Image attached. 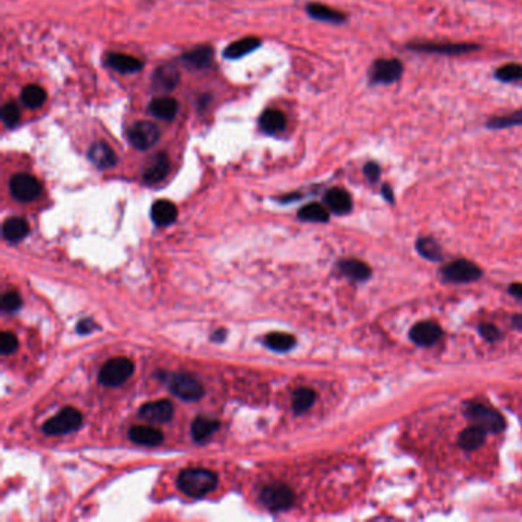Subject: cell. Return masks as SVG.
<instances>
[{
	"instance_id": "cell-2",
	"label": "cell",
	"mask_w": 522,
	"mask_h": 522,
	"mask_svg": "<svg viewBox=\"0 0 522 522\" xmlns=\"http://www.w3.org/2000/svg\"><path fill=\"white\" fill-rule=\"evenodd\" d=\"M409 51L423 52V54L437 56H466L471 52L480 51L481 47L476 43H455V42H414L406 44Z\"/></svg>"
},
{
	"instance_id": "cell-16",
	"label": "cell",
	"mask_w": 522,
	"mask_h": 522,
	"mask_svg": "<svg viewBox=\"0 0 522 522\" xmlns=\"http://www.w3.org/2000/svg\"><path fill=\"white\" fill-rule=\"evenodd\" d=\"M213 58L214 51L210 44H199V47L184 52L181 60L190 69H207L213 63Z\"/></svg>"
},
{
	"instance_id": "cell-5",
	"label": "cell",
	"mask_w": 522,
	"mask_h": 522,
	"mask_svg": "<svg viewBox=\"0 0 522 522\" xmlns=\"http://www.w3.org/2000/svg\"><path fill=\"white\" fill-rule=\"evenodd\" d=\"M81 421H83V416L76 407H65L43 424V432L51 437L71 434L81 426Z\"/></svg>"
},
{
	"instance_id": "cell-35",
	"label": "cell",
	"mask_w": 522,
	"mask_h": 522,
	"mask_svg": "<svg viewBox=\"0 0 522 522\" xmlns=\"http://www.w3.org/2000/svg\"><path fill=\"white\" fill-rule=\"evenodd\" d=\"M495 77L504 83H514L522 80V65L521 63H505L495 71Z\"/></svg>"
},
{
	"instance_id": "cell-41",
	"label": "cell",
	"mask_w": 522,
	"mask_h": 522,
	"mask_svg": "<svg viewBox=\"0 0 522 522\" xmlns=\"http://www.w3.org/2000/svg\"><path fill=\"white\" fill-rule=\"evenodd\" d=\"M480 332H481L482 337L489 340V342H495L499 337V331L496 330V326H494V325H481Z\"/></svg>"
},
{
	"instance_id": "cell-23",
	"label": "cell",
	"mask_w": 522,
	"mask_h": 522,
	"mask_svg": "<svg viewBox=\"0 0 522 522\" xmlns=\"http://www.w3.org/2000/svg\"><path fill=\"white\" fill-rule=\"evenodd\" d=\"M180 104L171 96H158L149 104V114L164 121H171L178 114Z\"/></svg>"
},
{
	"instance_id": "cell-25",
	"label": "cell",
	"mask_w": 522,
	"mask_h": 522,
	"mask_svg": "<svg viewBox=\"0 0 522 522\" xmlns=\"http://www.w3.org/2000/svg\"><path fill=\"white\" fill-rule=\"evenodd\" d=\"M178 218L176 205L167 199H160L152 205V219L156 226L166 227L174 224Z\"/></svg>"
},
{
	"instance_id": "cell-32",
	"label": "cell",
	"mask_w": 522,
	"mask_h": 522,
	"mask_svg": "<svg viewBox=\"0 0 522 522\" xmlns=\"http://www.w3.org/2000/svg\"><path fill=\"white\" fill-rule=\"evenodd\" d=\"M265 345L274 351H289L296 345V337L287 332H271L265 337Z\"/></svg>"
},
{
	"instance_id": "cell-1",
	"label": "cell",
	"mask_w": 522,
	"mask_h": 522,
	"mask_svg": "<svg viewBox=\"0 0 522 522\" xmlns=\"http://www.w3.org/2000/svg\"><path fill=\"white\" fill-rule=\"evenodd\" d=\"M178 487L185 495L193 498H201L216 487L218 476L214 472L207 469H185L178 476Z\"/></svg>"
},
{
	"instance_id": "cell-11",
	"label": "cell",
	"mask_w": 522,
	"mask_h": 522,
	"mask_svg": "<svg viewBox=\"0 0 522 522\" xmlns=\"http://www.w3.org/2000/svg\"><path fill=\"white\" fill-rule=\"evenodd\" d=\"M482 276L481 268L471 262V260H455V262L449 264L443 268V278L447 282L453 283H467L478 280Z\"/></svg>"
},
{
	"instance_id": "cell-15",
	"label": "cell",
	"mask_w": 522,
	"mask_h": 522,
	"mask_svg": "<svg viewBox=\"0 0 522 522\" xmlns=\"http://www.w3.org/2000/svg\"><path fill=\"white\" fill-rule=\"evenodd\" d=\"M87 158L96 169H100V170L112 169L118 161L114 149H112L108 143H104V141H96V143H94L91 147H89Z\"/></svg>"
},
{
	"instance_id": "cell-10",
	"label": "cell",
	"mask_w": 522,
	"mask_h": 522,
	"mask_svg": "<svg viewBox=\"0 0 522 522\" xmlns=\"http://www.w3.org/2000/svg\"><path fill=\"white\" fill-rule=\"evenodd\" d=\"M128 138L138 151H147L158 143L160 129L151 121H138L132 124V128L128 130Z\"/></svg>"
},
{
	"instance_id": "cell-44",
	"label": "cell",
	"mask_w": 522,
	"mask_h": 522,
	"mask_svg": "<svg viewBox=\"0 0 522 522\" xmlns=\"http://www.w3.org/2000/svg\"><path fill=\"white\" fill-rule=\"evenodd\" d=\"M382 195L387 201V203H391V204L394 203V192H392L389 184H385L383 185V187H382Z\"/></svg>"
},
{
	"instance_id": "cell-19",
	"label": "cell",
	"mask_w": 522,
	"mask_h": 522,
	"mask_svg": "<svg viewBox=\"0 0 522 522\" xmlns=\"http://www.w3.org/2000/svg\"><path fill=\"white\" fill-rule=\"evenodd\" d=\"M259 129L267 135H278L287 129V117L282 110L267 109L259 117Z\"/></svg>"
},
{
	"instance_id": "cell-46",
	"label": "cell",
	"mask_w": 522,
	"mask_h": 522,
	"mask_svg": "<svg viewBox=\"0 0 522 522\" xmlns=\"http://www.w3.org/2000/svg\"><path fill=\"white\" fill-rule=\"evenodd\" d=\"M224 334H226V332H224V331H218V332H216L214 335H213V340H224L222 337H224Z\"/></svg>"
},
{
	"instance_id": "cell-42",
	"label": "cell",
	"mask_w": 522,
	"mask_h": 522,
	"mask_svg": "<svg viewBox=\"0 0 522 522\" xmlns=\"http://www.w3.org/2000/svg\"><path fill=\"white\" fill-rule=\"evenodd\" d=\"M95 328H96V325L92 322L91 319L81 320V322L77 325V330H78L80 334H87V332H91V331L95 330Z\"/></svg>"
},
{
	"instance_id": "cell-28",
	"label": "cell",
	"mask_w": 522,
	"mask_h": 522,
	"mask_svg": "<svg viewBox=\"0 0 522 522\" xmlns=\"http://www.w3.org/2000/svg\"><path fill=\"white\" fill-rule=\"evenodd\" d=\"M486 434L487 432H484L482 429L471 426L461 432L458 438V444L461 449H464V451H476L484 444V441H486Z\"/></svg>"
},
{
	"instance_id": "cell-29",
	"label": "cell",
	"mask_w": 522,
	"mask_h": 522,
	"mask_svg": "<svg viewBox=\"0 0 522 522\" xmlns=\"http://www.w3.org/2000/svg\"><path fill=\"white\" fill-rule=\"evenodd\" d=\"M339 268L340 271L348 276L349 279H354V280H367L369 279L371 276V268L362 262V260H355V259H345V260H340L339 262Z\"/></svg>"
},
{
	"instance_id": "cell-39",
	"label": "cell",
	"mask_w": 522,
	"mask_h": 522,
	"mask_svg": "<svg viewBox=\"0 0 522 522\" xmlns=\"http://www.w3.org/2000/svg\"><path fill=\"white\" fill-rule=\"evenodd\" d=\"M22 307V297L17 292H8L2 296V311L14 312Z\"/></svg>"
},
{
	"instance_id": "cell-8",
	"label": "cell",
	"mask_w": 522,
	"mask_h": 522,
	"mask_svg": "<svg viewBox=\"0 0 522 522\" xmlns=\"http://www.w3.org/2000/svg\"><path fill=\"white\" fill-rule=\"evenodd\" d=\"M10 192L19 203H31L40 196L42 183L29 174H16L10 180Z\"/></svg>"
},
{
	"instance_id": "cell-33",
	"label": "cell",
	"mask_w": 522,
	"mask_h": 522,
	"mask_svg": "<svg viewBox=\"0 0 522 522\" xmlns=\"http://www.w3.org/2000/svg\"><path fill=\"white\" fill-rule=\"evenodd\" d=\"M316 392L310 387H301L293 395V411L296 414H303L314 405Z\"/></svg>"
},
{
	"instance_id": "cell-36",
	"label": "cell",
	"mask_w": 522,
	"mask_h": 522,
	"mask_svg": "<svg viewBox=\"0 0 522 522\" xmlns=\"http://www.w3.org/2000/svg\"><path fill=\"white\" fill-rule=\"evenodd\" d=\"M416 250H419L420 255L428 259V260H439L441 259V247H439L438 242L434 239H429V237H421L416 242Z\"/></svg>"
},
{
	"instance_id": "cell-13",
	"label": "cell",
	"mask_w": 522,
	"mask_h": 522,
	"mask_svg": "<svg viewBox=\"0 0 522 522\" xmlns=\"http://www.w3.org/2000/svg\"><path fill=\"white\" fill-rule=\"evenodd\" d=\"M140 416L149 423L162 424L171 420L174 416V405L169 400H158L146 403L140 409Z\"/></svg>"
},
{
	"instance_id": "cell-6",
	"label": "cell",
	"mask_w": 522,
	"mask_h": 522,
	"mask_svg": "<svg viewBox=\"0 0 522 522\" xmlns=\"http://www.w3.org/2000/svg\"><path fill=\"white\" fill-rule=\"evenodd\" d=\"M169 389L184 401H198L204 395V386L190 374H169Z\"/></svg>"
},
{
	"instance_id": "cell-30",
	"label": "cell",
	"mask_w": 522,
	"mask_h": 522,
	"mask_svg": "<svg viewBox=\"0 0 522 522\" xmlns=\"http://www.w3.org/2000/svg\"><path fill=\"white\" fill-rule=\"evenodd\" d=\"M219 429V421L207 419V416H198L192 424V437L195 441H205V439Z\"/></svg>"
},
{
	"instance_id": "cell-21",
	"label": "cell",
	"mask_w": 522,
	"mask_h": 522,
	"mask_svg": "<svg viewBox=\"0 0 522 522\" xmlns=\"http://www.w3.org/2000/svg\"><path fill=\"white\" fill-rule=\"evenodd\" d=\"M307 14L314 20L320 22H326V24H334V25H340L345 24L346 22V14L331 8V6L323 5V3H317V2H311L307 5Z\"/></svg>"
},
{
	"instance_id": "cell-14",
	"label": "cell",
	"mask_w": 522,
	"mask_h": 522,
	"mask_svg": "<svg viewBox=\"0 0 522 522\" xmlns=\"http://www.w3.org/2000/svg\"><path fill=\"white\" fill-rule=\"evenodd\" d=\"M181 74L180 69L176 68L174 63L161 65L160 68H156L152 76V86L156 91H174V89L180 85Z\"/></svg>"
},
{
	"instance_id": "cell-3",
	"label": "cell",
	"mask_w": 522,
	"mask_h": 522,
	"mask_svg": "<svg viewBox=\"0 0 522 522\" xmlns=\"http://www.w3.org/2000/svg\"><path fill=\"white\" fill-rule=\"evenodd\" d=\"M466 416L472 423V426L480 428L484 432H490V434H499L505 429L504 416L495 409L480 405V403H473L469 406Z\"/></svg>"
},
{
	"instance_id": "cell-40",
	"label": "cell",
	"mask_w": 522,
	"mask_h": 522,
	"mask_svg": "<svg viewBox=\"0 0 522 522\" xmlns=\"http://www.w3.org/2000/svg\"><path fill=\"white\" fill-rule=\"evenodd\" d=\"M363 174H364V176H367L371 183H377L380 180V175H382V170H380V166H378L377 162L371 161V162L364 164Z\"/></svg>"
},
{
	"instance_id": "cell-7",
	"label": "cell",
	"mask_w": 522,
	"mask_h": 522,
	"mask_svg": "<svg viewBox=\"0 0 522 522\" xmlns=\"http://www.w3.org/2000/svg\"><path fill=\"white\" fill-rule=\"evenodd\" d=\"M403 63L397 58H378L369 68L371 85H392L403 76Z\"/></svg>"
},
{
	"instance_id": "cell-18",
	"label": "cell",
	"mask_w": 522,
	"mask_h": 522,
	"mask_svg": "<svg viewBox=\"0 0 522 522\" xmlns=\"http://www.w3.org/2000/svg\"><path fill=\"white\" fill-rule=\"evenodd\" d=\"M106 65L110 69L120 74H135L143 69L144 66V63L138 60L137 57L120 54V52H109L106 57Z\"/></svg>"
},
{
	"instance_id": "cell-22",
	"label": "cell",
	"mask_w": 522,
	"mask_h": 522,
	"mask_svg": "<svg viewBox=\"0 0 522 522\" xmlns=\"http://www.w3.org/2000/svg\"><path fill=\"white\" fill-rule=\"evenodd\" d=\"M260 44H262V42H260L259 37H244L241 40L230 43L228 47L224 49V57H226L227 60H237V58H242L259 49Z\"/></svg>"
},
{
	"instance_id": "cell-9",
	"label": "cell",
	"mask_w": 522,
	"mask_h": 522,
	"mask_svg": "<svg viewBox=\"0 0 522 522\" xmlns=\"http://www.w3.org/2000/svg\"><path fill=\"white\" fill-rule=\"evenodd\" d=\"M260 501L273 512L288 510L294 503V494L285 484H270L260 491Z\"/></svg>"
},
{
	"instance_id": "cell-31",
	"label": "cell",
	"mask_w": 522,
	"mask_h": 522,
	"mask_svg": "<svg viewBox=\"0 0 522 522\" xmlns=\"http://www.w3.org/2000/svg\"><path fill=\"white\" fill-rule=\"evenodd\" d=\"M522 126V109H518L512 112L509 115H498L491 117L487 121V128L491 130H501V129H510Z\"/></svg>"
},
{
	"instance_id": "cell-38",
	"label": "cell",
	"mask_w": 522,
	"mask_h": 522,
	"mask_svg": "<svg viewBox=\"0 0 522 522\" xmlns=\"http://www.w3.org/2000/svg\"><path fill=\"white\" fill-rule=\"evenodd\" d=\"M19 348V340L16 335L10 331H3L0 335V351L3 355L12 354Z\"/></svg>"
},
{
	"instance_id": "cell-24",
	"label": "cell",
	"mask_w": 522,
	"mask_h": 522,
	"mask_svg": "<svg viewBox=\"0 0 522 522\" xmlns=\"http://www.w3.org/2000/svg\"><path fill=\"white\" fill-rule=\"evenodd\" d=\"M129 437L140 446L155 447L162 443V432L153 426H133L129 430Z\"/></svg>"
},
{
	"instance_id": "cell-27",
	"label": "cell",
	"mask_w": 522,
	"mask_h": 522,
	"mask_svg": "<svg viewBox=\"0 0 522 522\" xmlns=\"http://www.w3.org/2000/svg\"><path fill=\"white\" fill-rule=\"evenodd\" d=\"M48 94L39 85H28L20 92V100L28 109H39L47 103Z\"/></svg>"
},
{
	"instance_id": "cell-26",
	"label": "cell",
	"mask_w": 522,
	"mask_h": 522,
	"mask_svg": "<svg viewBox=\"0 0 522 522\" xmlns=\"http://www.w3.org/2000/svg\"><path fill=\"white\" fill-rule=\"evenodd\" d=\"M2 233L6 241L10 242H19L28 236L29 233V224L25 218L20 216H14V218L6 219L3 222Z\"/></svg>"
},
{
	"instance_id": "cell-20",
	"label": "cell",
	"mask_w": 522,
	"mask_h": 522,
	"mask_svg": "<svg viewBox=\"0 0 522 522\" xmlns=\"http://www.w3.org/2000/svg\"><path fill=\"white\" fill-rule=\"evenodd\" d=\"M325 204L335 214H346L353 210V198L345 189L334 187L326 192Z\"/></svg>"
},
{
	"instance_id": "cell-43",
	"label": "cell",
	"mask_w": 522,
	"mask_h": 522,
	"mask_svg": "<svg viewBox=\"0 0 522 522\" xmlns=\"http://www.w3.org/2000/svg\"><path fill=\"white\" fill-rule=\"evenodd\" d=\"M509 293L513 297H516V299L522 301V283H512L509 287Z\"/></svg>"
},
{
	"instance_id": "cell-45",
	"label": "cell",
	"mask_w": 522,
	"mask_h": 522,
	"mask_svg": "<svg viewBox=\"0 0 522 522\" xmlns=\"http://www.w3.org/2000/svg\"><path fill=\"white\" fill-rule=\"evenodd\" d=\"M513 325L516 328H522V314H518L513 317Z\"/></svg>"
},
{
	"instance_id": "cell-12",
	"label": "cell",
	"mask_w": 522,
	"mask_h": 522,
	"mask_svg": "<svg viewBox=\"0 0 522 522\" xmlns=\"http://www.w3.org/2000/svg\"><path fill=\"white\" fill-rule=\"evenodd\" d=\"M170 160L167 153L158 152L149 158L143 170V181L147 184H158L169 175Z\"/></svg>"
},
{
	"instance_id": "cell-37",
	"label": "cell",
	"mask_w": 522,
	"mask_h": 522,
	"mask_svg": "<svg viewBox=\"0 0 522 522\" xmlns=\"http://www.w3.org/2000/svg\"><path fill=\"white\" fill-rule=\"evenodd\" d=\"M0 117H2V121L6 128H14L20 121V109L16 103L8 101L3 104L2 110H0Z\"/></svg>"
},
{
	"instance_id": "cell-4",
	"label": "cell",
	"mask_w": 522,
	"mask_h": 522,
	"mask_svg": "<svg viewBox=\"0 0 522 522\" xmlns=\"http://www.w3.org/2000/svg\"><path fill=\"white\" fill-rule=\"evenodd\" d=\"M133 374V363L132 360L126 359V357H117V359H110L103 364L100 369L99 378L104 386H121L123 383Z\"/></svg>"
},
{
	"instance_id": "cell-34",
	"label": "cell",
	"mask_w": 522,
	"mask_h": 522,
	"mask_svg": "<svg viewBox=\"0 0 522 522\" xmlns=\"http://www.w3.org/2000/svg\"><path fill=\"white\" fill-rule=\"evenodd\" d=\"M297 216H299V219L308 222H326L330 219V212H328L322 204L311 203L302 207Z\"/></svg>"
},
{
	"instance_id": "cell-17",
	"label": "cell",
	"mask_w": 522,
	"mask_h": 522,
	"mask_svg": "<svg viewBox=\"0 0 522 522\" xmlns=\"http://www.w3.org/2000/svg\"><path fill=\"white\" fill-rule=\"evenodd\" d=\"M411 340L419 346H432L441 339L443 330L434 322H420L411 330Z\"/></svg>"
}]
</instances>
